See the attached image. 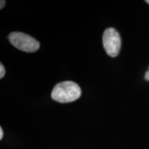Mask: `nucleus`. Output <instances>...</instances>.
I'll use <instances>...</instances> for the list:
<instances>
[{
	"label": "nucleus",
	"mask_w": 149,
	"mask_h": 149,
	"mask_svg": "<svg viewBox=\"0 0 149 149\" xmlns=\"http://www.w3.org/2000/svg\"><path fill=\"white\" fill-rule=\"evenodd\" d=\"M146 2L147 3H148V4H149V0H146Z\"/></svg>",
	"instance_id": "nucleus-8"
},
{
	"label": "nucleus",
	"mask_w": 149,
	"mask_h": 149,
	"mask_svg": "<svg viewBox=\"0 0 149 149\" xmlns=\"http://www.w3.org/2000/svg\"><path fill=\"white\" fill-rule=\"evenodd\" d=\"M103 45L107 53L112 57H117L121 48V38L118 32L113 28H109L103 35Z\"/></svg>",
	"instance_id": "nucleus-3"
},
{
	"label": "nucleus",
	"mask_w": 149,
	"mask_h": 149,
	"mask_svg": "<svg viewBox=\"0 0 149 149\" xmlns=\"http://www.w3.org/2000/svg\"><path fill=\"white\" fill-rule=\"evenodd\" d=\"M81 91L77 84L71 81H66L57 84L51 93L53 100L59 103H68L80 97Z\"/></svg>",
	"instance_id": "nucleus-1"
},
{
	"label": "nucleus",
	"mask_w": 149,
	"mask_h": 149,
	"mask_svg": "<svg viewBox=\"0 0 149 149\" xmlns=\"http://www.w3.org/2000/svg\"><path fill=\"white\" fill-rule=\"evenodd\" d=\"M9 41L15 47L20 51L33 53L40 48V43L30 35L20 32L11 33L8 36Z\"/></svg>",
	"instance_id": "nucleus-2"
},
{
	"label": "nucleus",
	"mask_w": 149,
	"mask_h": 149,
	"mask_svg": "<svg viewBox=\"0 0 149 149\" xmlns=\"http://www.w3.org/2000/svg\"><path fill=\"white\" fill-rule=\"evenodd\" d=\"M145 79L149 81V67H148V70L145 73Z\"/></svg>",
	"instance_id": "nucleus-6"
},
{
	"label": "nucleus",
	"mask_w": 149,
	"mask_h": 149,
	"mask_svg": "<svg viewBox=\"0 0 149 149\" xmlns=\"http://www.w3.org/2000/svg\"><path fill=\"white\" fill-rule=\"evenodd\" d=\"M6 73V70H5V68L4 66H3L2 64H0V78H3L4 77Z\"/></svg>",
	"instance_id": "nucleus-4"
},
{
	"label": "nucleus",
	"mask_w": 149,
	"mask_h": 149,
	"mask_svg": "<svg viewBox=\"0 0 149 149\" xmlns=\"http://www.w3.org/2000/svg\"><path fill=\"white\" fill-rule=\"evenodd\" d=\"M6 4V1L4 0H1V1H0V9H2L3 7H4V6Z\"/></svg>",
	"instance_id": "nucleus-5"
},
{
	"label": "nucleus",
	"mask_w": 149,
	"mask_h": 149,
	"mask_svg": "<svg viewBox=\"0 0 149 149\" xmlns=\"http://www.w3.org/2000/svg\"><path fill=\"white\" fill-rule=\"evenodd\" d=\"M3 129L2 128H0V139H1L3 138Z\"/></svg>",
	"instance_id": "nucleus-7"
}]
</instances>
